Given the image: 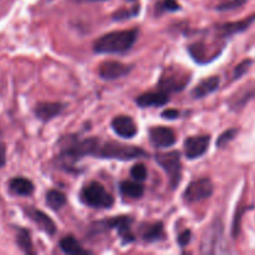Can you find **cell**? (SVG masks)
I'll return each mask as SVG.
<instances>
[{"label": "cell", "instance_id": "277c9868", "mask_svg": "<svg viewBox=\"0 0 255 255\" xmlns=\"http://www.w3.org/2000/svg\"><path fill=\"white\" fill-rule=\"evenodd\" d=\"M201 252L204 254H219L228 252L224 244L223 223L221 219H216L204 232Z\"/></svg>", "mask_w": 255, "mask_h": 255}, {"label": "cell", "instance_id": "7402d4cb", "mask_svg": "<svg viewBox=\"0 0 255 255\" xmlns=\"http://www.w3.org/2000/svg\"><path fill=\"white\" fill-rule=\"evenodd\" d=\"M16 244L25 254H35L34 247H32V241L31 236H30V232L25 228H19L17 229L16 234Z\"/></svg>", "mask_w": 255, "mask_h": 255}, {"label": "cell", "instance_id": "d4e9b609", "mask_svg": "<svg viewBox=\"0 0 255 255\" xmlns=\"http://www.w3.org/2000/svg\"><path fill=\"white\" fill-rule=\"evenodd\" d=\"M237 133H238V128H229L227 129V131H224L223 133L219 136V138L217 139V147H218V148L226 147L229 142L233 141V139L236 138Z\"/></svg>", "mask_w": 255, "mask_h": 255}, {"label": "cell", "instance_id": "4fadbf2b", "mask_svg": "<svg viewBox=\"0 0 255 255\" xmlns=\"http://www.w3.org/2000/svg\"><path fill=\"white\" fill-rule=\"evenodd\" d=\"M255 21V14L251 15L249 17L243 20H239V21H232V22H224V24L217 25L214 29H216L217 35L219 37H229L233 36V35L239 34V32H243L251 26L252 24Z\"/></svg>", "mask_w": 255, "mask_h": 255}, {"label": "cell", "instance_id": "8fae6325", "mask_svg": "<svg viewBox=\"0 0 255 255\" xmlns=\"http://www.w3.org/2000/svg\"><path fill=\"white\" fill-rule=\"evenodd\" d=\"M148 134L151 143L154 147H158V148H166V147L173 146L177 141L176 133L173 132V129L164 126L151 127Z\"/></svg>", "mask_w": 255, "mask_h": 255}, {"label": "cell", "instance_id": "83f0119b", "mask_svg": "<svg viewBox=\"0 0 255 255\" xmlns=\"http://www.w3.org/2000/svg\"><path fill=\"white\" fill-rule=\"evenodd\" d=\"M251 65H252V60L251 59L243 60L241 64L237 65V67L234 69V71H233V80L241 79V77L243 76V75L246 74V72L248 71L249 69H251Z\"/></svg>", "mask_w": 255, "mask_h": 255}, {"label": "cell", "instance_id": "4316f807", "mask_svg": "<svg viewBox=\"0 0 255 255\" xmlns=\"http://www.w3.org/2000/svg\"><path fill=\"white\" fill-rule=\"evenodd\" d=\"M139 11V7L138 6H134L133 9L131 10H119V11H116L114 14V16H112V19L114 20H119V21H122V20H126V19H129V17H133L136 16L137 12Z\"/></svg>", "mask_w": 255, "mask_h": 255}, {"label": "cell", "instance_id": "5b68a950", "mask_svg": "<svg viewBox=\"0 0 255 255\" xmlns=\"http://www.w3.org/2000/svg\"><path fill=\"white\" fill-rule=\"evenodd\" d=\"M191 72L181 69V67L172 66L167 67L161 75L158 81V89L166 92L182 91L191 81Z\"/></svg>", "mask_w": 255, "mask_h": 255}, {"label": "cell", "instance_id": "cb8c5ba5", "mask_svg": "<svg viewBox=\"0 0 255 255\" xmlns=\"http://www.w3.org/2000/svg\"><path fill=\"white\" fill-rule=\"evenodd\" d=\"M46 204L54 211H59L66 204V196L57 189H50L46 193Z\"/></svg>", "mask_w": 255, "mask_h": 255}, {"label": "cell", "instance_id": "836d02e7", "mask_svg": "<svg viewBox=\"0 0 255 255\" xmlns=\"http://www.w3.org/2000/svg\"><path fill=\"white\" fill-rule=\"evenodd\" d=\"M77 2H84V1H102V0H75Z\"/></svg>", "mask_w": 255, "mask_h": 255}, {"label": "cell", "instance_id": "ffe728a7", "mask_svg": "<svg viewBox=\"0 0 255 255\" xmlns=\"http://www.w3.org/2000/svg\"><path fill=\"white\" fill-rule=\"evenodd\" d=\"M9 189L11 193L16 194V196L27 197L31 196L32 192H34V184L29 179L22 178V177H16V178L10 179Z\"/></svg>", "mask_w": 255, "mask_h": 255}, {"label": "cell", "instance_id": "f1b7e54d", "mask_svg": "<svg viewBox=\"0 0 255 255\" xmlns=\"http://www.w3.org/2000/svg\"><path fill=\"white\" fill-rule=\"evenodd\" d=\"M244 2H246V0H227V1H223L222 4H219L218 6H217V10L226 11V10H231L234 9V7L241 6Z\"/></svg>", "mask_w": 255, "mask_h": 255}, {"label": "cell", "instance_id": "ac0fdd59", "mask_svg": "<svg viewBox=\"0 0 255 255\" xmlns=\"http://www.w3.org/2000/svg\"><path fill=\"white\" fill-rule=\"evenodd\" d=\"M219 84H221L219 76L207 77V79L202 80V81L192 90V97H193V99H203V97L216 92L217 90L219 89Z\"/></svg>", "mask_w": 255, "mask_h": 255}, {"label": "cell", "instance_id": "1f68e13d", "mask_svg": "<svg viewBox=\"0 0 255 255\" xmlns=\"http://www.w3.org/2000/svg\"><path fill=\"white\" fill-rule=\"evenodd\" d=\"M161 116L167 120H176L179 117V112L177 110H166V111L162 112Z\"/></svg>", "mask_w": 255, "mask_h": 255}, {"label": "cell", "instance_id": "7c38bea8", "mask_svg": "<svg viewBox=\"0 0 255 255\" xmlns=\"http://www.w3.org/2000/svg\"><path fill=\"white\" fill-rule=\"evenodd\" d=\"M132 70L131 65L122 64L119 61H105L100 65L99 75L104 80H116L120 77L126 76Z\"/></svg>", "mask_w": 255, "mask_h": 255}, {"label": "cell", "instance_id": "603a6c76", "mask_svg": "<svg viewBox=\"0 0 255 255\" xmlns=\"http://www.w3.org/2000/svg\"><path fill=\"white\" fill-rule=\"evenodd\" d=\"M60 248L66 254H89V252L82 249L79 242L71 236H67L60 241Z\"/></svg>", "mask_w": 255, "mask_h": 255}, {"label": "cell", "instance_id": "f546056e", "mask_svg": "<svg viewBox=\"0 0 255 255\" xmlns=\"http://www.w3.org/2000/svg\"><path fill=\"white\" fill-rule=\"evenodd\" d=\"M191 239H192L191 231H189V229H186V231H183L181 234H179L178 238H177V242H178V244L182 247V248H184V247L188 246Z\"/></svg>", "mask_w": 255, "mask_h": 255}, {"label": "cell", "instance_id": "5bb4252c", "mask_svg": "<svg viewBox=\"0 0 255 255\" xmlns=\"http://www.w3.org/2000/svg\"><path fill=\"white\" fill-rule=\"evenodd\" d=\"M25 214L27 216V218L31 219L35 224L37 226V228L41 229L42 232L47 234V236H54L56 233V226H55L54 221L50 218L47 214H45L42 211H39L36 208H25Z\"/></svg>", "mask_w": 255, "mask_h": 255}, {"label": "cell", "instance_id": "d6986e66", "mask_svg": "<svg viewBox=\"0 0 255 255\" xmlns=\"http://www.w3.org/2000/svg\"><path fill=\"white\" fill-rule=\"evenodd\" d=\"M141 237L143 242L146 243H156V242H161L164 239V228L163 223L158 222V223L153 224H146L142 228Z\"/></svg>", "mask_w": 255, "mask_h": 255}, {"label": "cell", "instance_id": "30bf717a", "mask_svg": "<svg viewBox=\"0 0 255 255\" xmlns=\"http://www.w3.org/2000/svg\"><path fill=\"white\" fill-rule=\"evenodd\" d=\"M211 136H192L184 141V153L188 159H196L203 156L209 148Z\"/></svg>", "mask_w": 255, "mask_h": 255}, {"label": "cell", "instance_id": "484cf974", "mask_svg": "<svg viewBox=\"0 0 255 255\" xmlns=\"http://www.w3.org/2000/svg\"><path fill=\"white\" fill-rule=\"evenodd\" d=\"M131 176L134 181L137 182H143L147 178V168L144 167V164L138 163L134 164L131 169Z\"/></svg>", "mask_w": 255, "mask_h": 255}, {"label": "cell", "instance_id": "ba28073f", "mask_svg": "<svg viewBox=\"0 0 255 255\" xmlns=\"http://www.w3.org/2000/svg\"><path fill=\"white\" fill-rule=\"evenodd\" d=\"M213 193V183L209 178H199L191 182L183 192V199L186 203H197L207 199Z\"/></svg>", "mask_w": 255, "mask_h": 255}, {"label": "cell", "instance_id": "44dd1931", "mask_svg": "<svg viewBox=\"0 0 255 255\" xmlns=\"http://www.w3.org/2000/svg\"><path fill=\"white\" fill-rule=\"evenodd\" d=\"M120 191L124 194L125 197H128V198L137 199L141 198L143 196L144 187L142 186L139 182H131V181H124L120 184Z\"/></svg>", "mask_w": 255, "mask_h": 255}, {"label": "cell", "instance_id": "4dcf8cb0", "mask_svg": "<svg viewBox=\"0 0 255 255\" xmlns=\"http://www.w3.org/2000/svg\"><path fill=\"white\" fill-rule=\"evenodd\" d=\"M161 9L167 10V11H177V10L181 9V6L176 0H164L161 4Z\"/></svg>", "mask_w": 255, "mask_h": 255}, {"label": "cell", "instance_id": "52a82bcc", "mask_svg": "<svg viewBox=\"0 0 255 255\" xmlns=\"http://www.w3.org/2000/svg\"><path fill=\"white\" fill-rule=\"evenodd\" d=\"M223 47V44H219V42L218 44H208L206 41H198L189 45L188 51L194 61L204 65L217 59L221 55Z\"/></svg>", "mask_w": 255, "mask_h": 255}, {"label": "cell", "instance_id": "e0dca14e", "mask_svg": "<svg viewBox=\"0 0 255 255\" xmlns=\"http://www.w3.org/2000/svg\"><path fill=\"white\" fill-rule=\"evenodd\" d=\"M64 106L59 102H39L35 106L34 112L35 116L42 122L51 121L52 119L57 116L62 111Z\"/></svg>", "mask_w": 255, "mask_h": 255}, {"label": "cell", "instance_id": "6da1fadb", "mask_svg": "<svg viewBox=\"0 0 255 255\" xmlns=\"http://www.w3.org/2000/svg\"><path fill=\"white\" fill-rule=\"evenodd\" d=\"M61 156L71 162H76L85 156L127 162L147 157V152L129 144L120 143L116 141H102L96 137H91L66 144V147L62 149Z\"/></svg>", "mask_w": 255, "mask_h": 255}, {"label": "cell", "instance_id": "d6a6232c", "mask_svg": "<svg viewBox=\"0 0 255 255\" xmlns=\"http://www.w3.org/2000/svg\"><path fill=\"white\" fill-rule=\"evenodd\" d=\"M6 163V147L5 144L0 143V167L5 166Z\"/></svg>", "mask_w": 255, "mask_h": 255}, {"label": "cell", "instance_id": "2e32d148", "mask_svg": "<svg viewBox=\"0 0 255 255\" xmlns=\"http://www.w3.org/2000/svg\"><path fill=\"white\" fill-rule=\"evenodd\" d=\"M169 101V94L166 91H151L144 92V94L139 95L136 99V104L139 107H157L163 106Z\"/></svg>", "mask_w": 255, "mask_h": 255}, {"label": "cell", "instance_id": "3957f363", "mask_svg": "<svg viewBox=\"0 0 255 255\" xmlns=\"http://www.w3.org/2000/svg\"><path fill=\"white\" fill-rule=\"evenodd\" d=\"M82 203L92 208L109 209L114 206L115 199L99 182H90L82 188L80 194Z\"/></svg>", "mask_w": 255, "mask_h": 255}, {"label": "cell", "instance_id": "9c48e42d", "mask_svg": "<svg viewBox=\"0 0 255 255\" xmlns=\"http://www.w3.org/2000/svg\"><path fill=\"white\" fill-rule=\"evenodd\" d=\"M133 222V218L128 216H121L116 217V218L106 219V221H102L96 223L95 226H97L99 228L104 229H116L119 232V236L121 237L122 243H132L134 242V236L131 232V224Z\"/></svg>", "mask_w": 255, "mask_h": 255}, {"label": "cell", "instance_id": "7a4b0ae2", "mask_svg": "<svg viewBox=\"0 0 255 255\" xmlns=\"http://www.w3.org/2000/svg\"><path fill=\"white\" fill-rule=\"evenodd\" d=\"M138 30H120L102 35L94 44V50L97 54H125L136 42Z\"/></svg>", "mask_w": 255, "mask_h": 255}, {"label": "cell", "instance_id": "9a60e30c", "mask_svg": "<svg viewBox=\"0 0 255 255\" xmlns=\"http://www.w3.org/2000/svg\"><path fill=\"white\" fill-rule=\"evenodd\" d=\"M112 129L115 133L124 138H132L137 133V126L133 120L129 116H117L112 120L111 122Z\"/></svg>", "mask_w": 255, "mask_h": 255}, {"label": "cell", "instance_id": "e575fe53", "mask_svg": "<svg viewBox=\"0 0 255 255\" xmlns=\"http://www.w3.org/2000/svg\"><path fill=\"white\" fill-rule=\"evenodd\" d=\"M128 1H134V0H128Z\"/></svg>", "mask_w": 255, "mask_h": 255}, {"label": "cell", "instance_id": "8992f818", "mask_svg": "<svg viewBox=\"0 0 255 255\" xmlns=\"http://www.w3.org/2000/svg\"><path fill=\"white\" fill-rule=\"evenodd\" d=\"M156 161L168 176L169 184L172 189L176 188L182 178V164L181 153L178 151L166 152V153H157Z\"/></svg>", "mask_w": 255, "mask_h": 255}]
</instances>
